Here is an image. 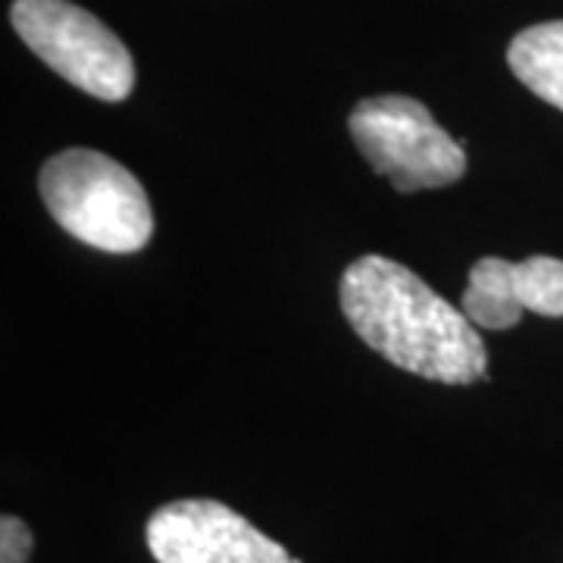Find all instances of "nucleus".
Wrapping results in <instances>:
<instances>
[{
    "mask_svg": "<svg viewBox=\"0 0 563 563\" xmlns=\"http://www.w3.org/2000/svg\"><path fill=\"white\" fill-rule=\"evenodd\" d=\"M342 310L351 329L385 361L444 385L483 379L488 354L466 313L388 257H361L342 276Z\"/></svg>",
    "mask_w": 563,
    "mask_h": 563,
    "instance_id": "1",
    "label": "nucleus"
},
{
    "mask_svg": "<svg viewBox=\"0 0 563 563\" xmlns=\"http://www.w3.org/2000/svg\"><path fill=\"white\" fill-rule=\"evenodd\" d=\"M147 548L157 563H291L279 542L210 498L154 510L147 520Z\"/></svg>",
    "mask_w": 563,
    "mask_h": 563,
    "instance_id": "5",
    "label": "nucleus"
},
{
    "mask_svg": "<svg viewBox=\"0 0 563 563\" xmlns=\"http://www.w3.org/2000/svg\"><path fill=\"white\" fill-rule=\"evenodd\" d=\"M347 129L369 166L404 195L448 188L466 173L461 144L413 98H366L354 107Z\"/></svg>",
    "mask_w": 563,
    "mask_h": 563,
    "instance_id": "3",
    "label": "nucleus"
},
{
    "mask_svg": "<svg viewBox=\"0 0 563 563\" xmlns=\"http://www.w3.org/2000/svg\"><path fill=\"white\" fill-rule=\"evenodd\" d=\"M10 22L54 73L98 101H125L135 63L98 16L69 0H16Z\"/></svg>",
    "mask_w": 563,
    "mask_h": 563,
    "instance_id": "4",
    "label": "nucleus"
},
{
    "mask_svg": "<svg viewBox=\"0 0 563 563\" xmlns=\"http://www.w3.org/2000/svg\"><path fill=\"white\" fill-rule=\"evenodd\" d=\"M563 317V261L526 257L501 261L483 257L473 263L463 291V313L476 329H514L523 313Z\"/></svg>",
    "mask_w": 563,
    "mask_h": 563,
    "instance_id": "6",
    "label": "nucleus"
},
{
    "mask_svg": "<svg viewBox=\"0 0 563 563\" xmlns=\"http://www.w3.org/2000/svg\"><path fill=\"white\" fill-rule=\"evenodd\" d=\"M507 63L532 95L563 110V20L523 29L507 47Z\"/></svg>",
    "mask_w": 563,
    "mask_h": 563,
    "instance_id": "7",
    "label": "nucleus"
},
{
    "mask_svg": "<svg viewBox=\"0 0 563 563\" xmlns=\"http://www.w3.org/2000/svg\"><path fill=\"white\" fill-rule=\"evenodd\" d=\"M35 536L22 523L20 517H3L0 520V563H25L32 558Z\"/></svg>",
    "mask_w": 563,
    "mask_h": 563,
    "instance_id": "8",
    "label": "nucleus"
},
{
    "mask_svg": "<svg viewBox=\"0 0 563 563\" xmlns=\"http://www.w3.org/2000/svg\"><path fill=\"white\" fill-rule=\"evenodd\" d=\"M41 198L63 229L110 254H135L151 242L154 213L141 181L113 157L69 147L44 163Z\"/></svg>",
    "mask_w": 563,
    "mask_h": 563,
    "instance_id": "2",
    "label": "nucleus"
}]
</instances>
